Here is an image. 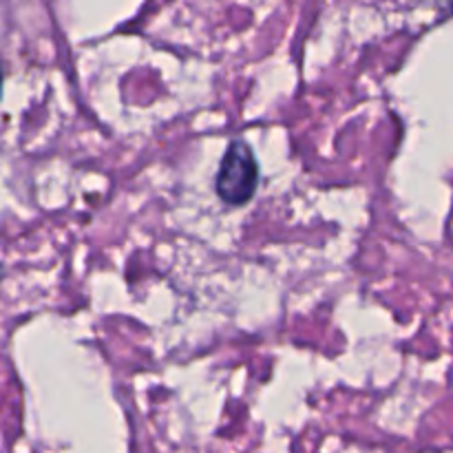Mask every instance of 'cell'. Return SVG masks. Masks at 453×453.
Listing matches in <instances>:
<instances>
[{
  "instance_id": "2",
  "label": "cell",
  "mask_w": 453,
  "mask_h": 453,
  "mask_svg": "<svg viewBox=\"0 0 453 453\" xmlns=\"http://www.w3.org/2000/svg\"><path fill=\"white\" fill-rule=\"evenodd\" d=\"M438 4H441L442 12L453 13V0H438Z\"/></svg>"
},
{
  "instance_id": "1",
  "label": "cell",
  "mask_w": 453,
  "mask_h": 453,
  "mask_svg": "<svg viewBox=\"0 0 453 453\" xmlns=\"http://www.w3.org/2000/svg\"><path fill=\"white\" fill-rule=\"evenodd\" d=\"M259 184V166L252 155V149L242 140H234L226 149L224 159L219 164L215 188L221 202L228 206H242L255 195Z\"/></svg>"
}]
</instances>
